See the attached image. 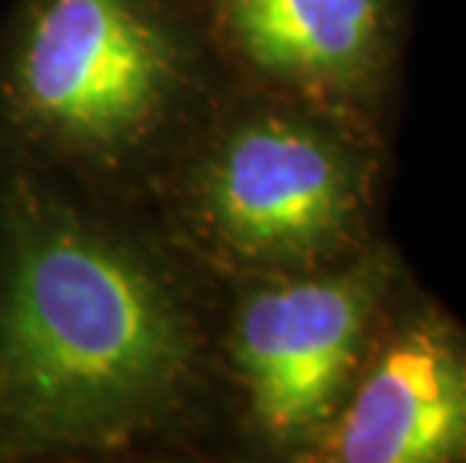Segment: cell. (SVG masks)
<instances>
[{
	"label": "cell",
	"instance_id": "3",
	"mask_svg": "<svg viewBox=\"0 0 466 463\" xmlns=\"http://www.w3.org/2000/svg\"><path fill=\"white\" fill-rule=\"evenodd\" d=\"M214 73L187 0H15L0 36V142L52 178L154 184L220 94Z\"/></svg>",
	"mask_w": 466,
	"mask_h": 463
},
{
	"label": "cell",
	"instance_id": "2",
	"mask_svg": "<svg viewBox=\"0 0 466 463\" xmlns=\"http://www.w3.org/2000/svg\"><path fill=\"white\" fill-rule=\"evenodd\" d=\"M389 130L226 85L157 172L168 238L217 283L329 268L382 238Z\"/></svg>",
	"mask_w": 466,
	"mask_h": 463
},
{
	"label": "cell",
	"instance_id": "4",
	"mask_svg": "<svg viewBox=\"0 0 466 463\" xmlns=\"http://www.w3.org/2000/svg\"><path fill=\"white\" fill-rule=\"evenodd\" d=\"M412 274L380 238L329 268L223 283L214 364L247 439L268 458L310 463L340 412L376 325Z\"/></svg>",
	"mask_w": 466,
	"mask_h": 463
},
{
	"label": "cell",
	"instance_id": "1",
	"mask_svg": "<svg viewBox=\"0 0 466 463\" xmlns=\"http://www.w3.org/2000/svg\"><path fill=\"white\" fill-rule=\"evenodd\" d=\"M211 367L199 301L160 247L52 175H0V460L138 448Z\"/></svg>",
	"mask_w": 466,
	"mask_h": 463
},
{
	"label": "cell",
	"instance_id": "5",
	"mask_svg": "<svg viewBox=\"0 0 466 463\" xmlns=\"http://www.w3.org/2000/svg\"><path fill=\"white\" fill-rule=\"evenodd\" d=\"M226 85L389 130L412 0H187Z\"/></svg>",
	"mask_w": 466,
	"mask_h": 463
},
{
	"label": "cell",
	"instance_id": "6",
	"mask_svg": "<svg viewBox=\"0 0 466 463\" xmlns=\"http://www.w3.org/2000/svg\"><path fill=\"white\" fill-rule=\"evenodd\" d=\"M310 463H466V322L412 277Z\"/></svg>",
	"mask_w": 466,
	"mask_h": 463
}]
</instances>
